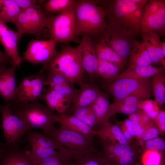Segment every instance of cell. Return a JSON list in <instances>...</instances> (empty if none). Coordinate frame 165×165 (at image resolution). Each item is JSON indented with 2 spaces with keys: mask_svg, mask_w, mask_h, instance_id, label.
<instances>
[{
  "mask_svg": "<svg viewBox=\"0 0 165 165\" xmlns=\"http://www.w3.org/2000/svg\"><path fill=\"white\" fill-rule=\"evenodd\" d=\"M78 93L68 109L69 113L76 109L91 105L97 97L101 91L95 85L83 82L79 84Z\"/></svg>",
  "mask_w": 165,
  "mask_h": 165,
  "instance_id": "cell-16",
  "label": "cell"
},
{
  "mask_svg": "<svg viewBox=\"0 0 165 165\" xmlns=\"http://www.w3.org/2000/svg\"><path fill=\"white\" fill-rule=\"evenodd\" d=\"M8 104L11 112L23 119L31 129L39 128L46 133L57 122V115L54 111L35 101Z\"/></svg>",
  "mask_w": 165,
  "mask_h": 165,
  "instance_id": "cell-4",
  "label": "cell"
},
{
  "mask_svg": "<svg viewBox=\"0 0 165 165\" xmlns=\"http://www.w3.org/2000/svg\"><path fill=\"white\" fill-rule=\"evenodd\" d=\"M46 85L49 86L53 84H72L62 76L50 72H46Z\"/></svg>",
  "mask_w": 165,
  "mask_h": 165,
  "instance_id": "cell-41",
  "label": "cell"
},
{
  "mask_svg": "<svg viewBox=\"0 0 165 165\" xmlns=\"http://www.w3.org/2000/svg\"><path fill=\"white\" fill-rule=\"evenodd\" d=\"M23 35L0 20V42L4 48L5 53L12 60L13 64L17 67L20 66L22 60L19 54L18 45Z\"/></svg>",
  "mask_w": 165,
  "mask_h": 165,
  "instance_id": "cell-13",
  "label": "cell"
},
{
  "mask_svg": "<svg viewBox=\"0 0 165 165\" xmlns=\"http://www.w3.org/2000/svg\"><path fill=\"white\" fill-rule=\"evenodd\" d=\"M110 105L108 96L101 91L91 105L92 109L98 120L100 129L109 121L110 117L109 113Z\"/></svg>",
  "mask_w": 165,
  "mask_h": 165,
  "instance_id": "cell-26",
  "label": "cell"
},
{
  "mask_svg": "<svg viewBox=\"0 0 165 165\" xmlns=\"http://www.w3.org/2000/svg\"><path fill=\"white\" fill-rule=\"evenodd\" d=\"M96 133L101 139L102 143L129 145V141L123 135L119 126L111 124L109 121L99 130L96 131Z\"/></svg>",
  "mask_w": 165,
  "mask_h": 165,
  "instance_id": "cell-22",
  "label": "cell"
},
{
  "mask_svg": "<svg viewBox=\"0 0 165 165\" xmlns=\"http://www.w3.org/2000/svg\"><path fill=\"white\" fill-rule=\"evenodd\" d=\"M129 56V67L152 65L153 64L142 42L133 41Z\"/></svg>",
  "mask_w": 165,
  "mask_h": 165,
  "instance_id": "cell-25",
  "label": "cell"
},
{
  "mask_svg": "<svg viewBox=\"0 0 165 165\" xmlns=\"http://www.w3.org/2000/svg\"><path fill=\"white\" fill-rule=\"evenodd\" d=\"M119 127L125 138L129 142L131 140L133 137L131 135L129 131L122 123H121L120 127Z\"/></svg>",
  "mask_w": 165,
  "mask_h": 165,
  "instance_id": "cell-49",
  "label": "cell"
},
{
  "mask_svg": "<svg viewBox=\"0 0 165 165\" xmlns=\"http://www.w3.org/2000/svg\"><path fill=\"white\" fill-rule=\"evenodd\" d=\"M21 10L13 0H0V20L14 24Z\"/></svg>",
  "mask_w": 165,
  "mask_h": 165,
  "instance_id": "cell-29",
  "label": "cell"
},
{
  "mask_svg": "<svg viewBox=\"0 0 165 165\" xmlns=\"http://www.w3.org/2000/svg\"><path fill=\"white\" fill-rule=\"evenodd\" d=\"M30 148L29 154L32 163L55 155L58 153V151H56L53 148H44L38 147Z\"/></svg>",
  "mask_w": 165,
  "mask_h": 165,
  "instance_id": "cell-36",
  "label": "cell"
},
{
  "mask_svg": "<svg viewBox=\"0 0 165 165\" xmlns=\"http://www.w3.org/2000/svg\"><path fill=\"white\" fill-rule=\"evenodd\" d=\"M160 165H164L163 162H162Z\"/></svg>",
  "mask_w": 165,
  "mask_h": 165,
  "instance_id": "cell-54",
  "label": "cell"
},
{
  "mask_svg": "<svg viewBox=\"0 0 165 165\" xmlns=\"http://www.w3.org/2000/svg\"><path fill=\"white\" fill-rule=\"evenodd\" d=\"M104 9L107 26L131 39L141 33L145 6L130 0L97 1Z\"/></svg>",
  "mask_w": 165,
  "mask_h": 165,
  "instance_id": "cell-1",
  "label": "cell"
},
{
  "mask_svg": "<svg viewBox=\"0 0 165 165\" xmlns=\"http://www.w3.org/2000/svg\"><path fill=\"white\" fill-rule=\"evenodd\" d=\"M20 145L7 147L0 158V165H33L27 148H21Z\"/></svg>",
  "mask_w": 165,
  "mask_h": 165,
  "instance_id": "cell-17",
  "label": "cell"
},
{
  "mask_svg": "<svg viewBox=\"0 0 165 165\" xmlns=\"http://www.w3.org/2000/svg\"><path fill=\"white\" fill-rule=\"evenodd\" d=\"M148 79L119 78L110 82L107 86V90L115 101L130 96L146 99L150 98L152 94L151 85Z\"/></svg>",
  "mask_w": 165,
  "mask_h": 165,
  "instance_id": "cell-6",
  "label": "cell"
},
{
  "mask_svg": "<svg viewBox=\"0 0 165 165\" xmlns=\"http://www.w3.org/2000/svg\"><path fill=\"white\" fill-rule=\"evenodd\" d=\"M43 68L46 72L62 76L72 85L75 83L79 84L83 82L85 71L79 46L62 48L50 61L44 64Z\"/></svg>",
  "mask_w": 165,
  "mask_h": 165,
  "instance_id": "cell-3",
  "label": "cell"
},
{
  "mask_svg": "<svg viewBox=\"0 0 165 165\" xmlns=\"http://www.w3.org/2000/svg\"><path fill=\"white\" fill-rule=\"evenodd\" d=\"M12 64V61L10 58L5 53L0 50V70L8 67L9 65Z\"/></svg>",
  "mask_w": 165,
  "mask_h": 165,
  "instance_id": "cell-47",
  "label": "cell"
},
{
  "mask_svg": "<svg viewBox=\"0 0 165 165\" xmlns=\"http://www.w3.org/2000/svg\"><path fill=\"white\" fill-rule=\"evenodd\" d=\"M119 68L109 61L97 58V74L102 78L111 82L119 74Z\"/></svg>",
  "mask_w": 165,
  "mask_h": 165,
  "instance_id": "cell-30",
  "label": "cell"
},
{
  "mask_svg": "<svg viewBox=\"0 0 165 165\" xmlns=\"http://www.w3.org/2000/svg\"><path fill=\"white\" fill-rule=\"evenodd\" d=\"M75 34L98 36L106 28V13L97 1L77 0L75 6Z\"/></svg>",
  "mask_w": 165,
  "mask_h": 165,
  "instance_id": "cell-2",
  "label": "cell"
},
{
  "mask_svg": "<svg viewBox=\"0 0 165 165\" xmlns=\"http://www.w3.org/2000/svg\"><path fill=\"white\" fill-rule=\"evenodd\" d=\"M161 48L163 52L164 55L165 56V42H162Z\"/></svg>",
  "mask_w": 165,
  "mask_h": 165,
  "instance_id": "cell-52",
  "label": "cell"
},
{
  "mask_svg": "<svg viewBox=\"0 0 165 165\" xmlns=\"http://www.w3.org/2000/svg\"><path fill=\"white\" fill-rule=\"evenodd\" d=\"M21 9L29 8H41L46 0H13Z\"/></svg>",
  "mask_w": 165,
  "mask_h": 165,
  "instance_id": "cell-42",
  "label": "cell"
},
{
  "mask_svg": "<svg viewBox=\"0 0 165 165\" xmlns=\"http://www.w3.org/2000/svg\"><path fill=\"white\" fill-rule=\"evenodd\" d=\"M75 6L55 16L49 17L47 28L50 39L56 42L78 41L75 34Z\"/></svg>",
  "mask_w": 165,
  "mask_h": 165,
  "instance_id": "cell-7",
  "label": "cell"
},
{
  "mask_svg": "<svg viewBox=\"0 0 165 165\" xmlns=\"http://www.w3.org/2000/svg\"><path fill=\"white\" fill-rule=\"evenodd\" d=\"M145 145L147 149L162 150L165 148V142L163 139L157 137L146 141Z\"/></svg>",
  "mask_w": 165,
  "mask_h": 165,
  "instance_id": "cell-45",
  "label": "cell"
},
{
  "mask_svg": "<svg viewBox=\"0 0 165 165\" xmlns=\"http://www.w3.org/2000/svg\"><path fill=\"white\" fill-rule=\"evenodd\" d=\"M98 42L112 49L123 58L126 59L129 56L134 40L108 28L98 36Z\"/></svg>",
  "mask_w": 165,
  "mask_h": 165,
  "instance_id": "cell-12",
  "label": "cell"
},
{
  "mask_svg": "<svg viewBox=\"0 0 165 165\" xmlns=\"http://www.w3.org/2000/svg\"><path fill=\"white\" fill-rule=\"evenodd\" d=\"M159 133V130L154 125V122L150 124L145 129L141 138L139 141L140 144L142 145L144 143V141L158 137Z\"/></svg>",
  "mask_w": 165,
  "mask_h": 165,
  "instance_id": "cell-43",
  "label": "cell"
},
{
  "mask_svg": "<svg viewBox=\"0 0 165 165\" xmlns=\"http://www.w3.org/2000/svg\"><path fill=\"white\" fill-rule=\"evenodd\" d=\"M139 109L142 110L153 121L160 110L156 103L151 100H142L139 104Z\"/></svg>",
  "mask_w": 165,
  "mask_h": 165,
  "instance_id": "cell-38",
  "label": "cell"
},
{
  "mask_svg": "<svg viewBox=\"0 0 165 165\" xmlns=\"http://www.w3.org/2000/svg\"><path fill=\"white\" fill-rule=\"evenodd\" d=\"M77 0H49L46 1L41 8L46 13H62L75 6Z\"/></svg>",
  "mask_w": 165,
  "mask_h": 165,
  "instance_id": "cell-32",
  "label": "cell"
},
{
  "mask_svg": "<svg viewBox=\"0 0 165 165\" xmlns=\"http://www.w3.org/2000/svg\"><path fill=\"white\" fill-rule=\"evenodd\" d=\"M2 126L7 147L20 145L22 137L31 129L21 117L13 113L8 104L0 105Z\"/></svg>",
  "mask_w": 165,
  "mask_h": 165,
  "instance_id": "cell-8",
  "label": "cell"
},
{
  "mask_svg": "<svg viewBox=\"0 0 165 165\" xmlns=\"http://www.w3.org/2000/svg\"><path fill=\"white\" fill-rule=\"evenodd\" d=\"M144 7L143 14H152L156 13L162 6L165 3V0H150Z\"/></svg>",
  "mask_w": 165,
  "mask_h": 165,
  "instance_id": "cell-44",
  "label": "cell"
},
{
  "mask_svg": "<svg viewBox=\"0 0 165 165\" xmlns=\"http://www.w3.org/2000/svg\"><path fill=\"white\" fill-rule=\"evenodd\" d=\"M26 139L30 147H38L44 148H53L64 152L63 148L53 139L43 133L29 131Z\"/></svg>",
  "mask_w": 165,
  "mask_h": 165,
  "instance_id": "cell-27",
  "label": "cell"
},
{
  "mask_svg": "<svg viewBox=\"0 0 165 165\" xmlns=\"http://www.w3.org/2000/svg\"><path fill=\"white\" fill-rule=\"evenodd\" d=\"M46 81V76L42 69L35 75L25 77L17 86L16 98L13 102H27L40 98Z\"/></svg>",
  "mask_w": 165,
  "mask_h": 165,
  "instance_id": "cell-10",
  "label": "cell"
},
{
  "mask_svg": "<svg viewBox=\"0 0 165 165\" xmlns=\"http://www.w3.org/2000/svg\"><path fill=\"white\" fill-rule=\"evenodd\" d=\"M57 122L60 127L83 135L92 140L96 135V131L87 123L72 115L65 113L57 115Z\"/></svg>",
  "mask_w": 165,
  "mask_h": 165,
  "instance_id": "cell-21",
  "label": "cell"
},
{
  "mask_svg": "<svg viewBox=\"0 0 165 165\" xmlns=\"http://www.w3.org/2000/svg\"><path fill=\"white\" fill-rule=\"evenodd\" d=\"M72 113V115L87 123L93 130H94L95 128H98V130L100 129L98 120L92 109L91 105L79 108L75 110Z\"/></svg>",
  "mask_w": 165,
  "mask_h": 165,
  "instance_id": "cell-31",
  "label": "cell"
},
{
  "mask_svg": "<svg viewBox=\"0 0 165 165\" xmlns=\"http://www.w3.org/2000/svg\"><path fill=\"white\" fill-rule=\"evenodd\" d=\"M79 46L83 68L90 78L92 79L97 74V58L92 37L87 34L82 35Z\"/></svg>",
  "mask_w": 165,
  "mask_h": 165,
  "instance_id": "cell-14",
  "label": "cell"
},
{
  "mask_svg": "<svg viewBox=\"0 0 165 165\" xmlns=\"http://www.w3.org/2000/svg\"><path fill=\"white\" fill-rule=\"evenodd\" d=\"M17 66L12 64L0 70V97L7 104L14 101L16 97L17 86L15 78Z\"/></svg>",
  "mask_w": 165,
  "mask_h": 165,
  "instance_id": "cell-15",
  "label": "cell"
},
{
  "mask_svg": "<svg viewBox=\"0 0 165 165\" xmlns=\"http://www.w3.org/2000/svg\"><path fill=\"white\" fill-rule=\"evenodd\" d=\"M71 162L63 156L58 150L57 154L40 161L32 163L33 165H70Z\"/></svg>",
  "mask_w": 165,
  "mask_h": 165,
  "instance_id": "cell-39",
  "label": "cell"
},
{
  "mask_svg": "<svg viewBox=\"0 0 165 165\" xmlns=\"http://www.w3.org/2000/svg\"><path fill=\"white\" fill-rule=\"evenodd\" d=\"M70 165H108L101 153L95 149L72 162Z\"/></svg>",
  "mask_w": 165,
  "mask_h": 165,
  "instance_id": "cell-34",
  "label": "cell"
},
{
  "mask_svg": "<svg viewBox=\"0 0 165 165\" xmlns=\"http://www.w3.org/2000/svg\"><path fill=\"white\" fill-rule=\"evenodd\" d=\"M128 118L132 122L135 137L143 128L153 122L149 117L140 109L129 115Z\"/></svg>",
  "mask_w": 165,
  "mask_h": 165,
  "instance_id": "cell-35",
  "label": "cell"
},
{
  "mask_svg": "<svg viewBox=\"0 0 165 165\" xmlns=\"http://www.w3.org/2000/svg\"><path fill=\"white\" fill-rule=\"evenodd\" d=\"M132 2L139 5L145 6L148 0H130Z\"/></svg>",
  "mask_w": 165,
  "mask_h": 165,
  "instance_id": "cell-50",
  "label": "cell"
},
{
  "mask_svg": "<svg viewBox=\"0 0 165 165\" xmlns=\"http://www.w3.org/2000/svg\"><path fill=\"white\" fill-rule=\"evenodd\" d=\"M49 87L60 93L70 98L72 100V101L75 97L78 91V90L75 89L72 84H53Z\"/></svg>",
  "mask_w": 165,
  "mask_h": 165,
  "instance_id": "cell-40",
  "label": "cell"
},
{
  "mask_svg": "<svg viewBox=\"0 0 165 165\" xmlns=\"http://www.w3.org/2000/svg\"><path fill=\"white\" fill-rule=\"evenodd\" d=\"M164 68L163 66L157 68L152 65L129 66L120 73L115 80L123 78L148 79L150 77L156 74L161 73Z\"/></svg>",
  "mask_w": 165,
  "mask_h": 165,
  "instance_id": "cell-23",
  "label": "cell"
},
{
  "mask_svg": "<svg viewBox=\"0 0 165 165\" xmlns=\"http://www.w3.org/2000/svg\"><path fill=\"white\" fill-rule=\"evenodd\" d=\"M141 165V164H140V163H136L135 164H134V165Z\"/></svg>",
  "mask_w": 165,
  "mask_h": 165,
  "instance_id": "cell-53",
  "label": "cell"
},
{
  "mask_svg": "<svg viewBox=\"0 0 165 165\" xmlns=\"http://www.w3.org/2000/svg\"><path fill=\"white\" fill-rule=\"evenodd\" d=\"M49 17L41 8L21 9L15 21L17 31L25 34L40 36L47 28Z\"/></svg>",
  "mask_w": 165,
  "mask_h": 165,
  "instance_id": "cell-9",
  "label": "cell"
},
{
  "mask_svg": "<svg viewBox=\"0 0 165 165\" xmlns=\"http://www.w3.org/2000/svg\"><path fill=\"white\" fill-rule=\"evenodd\" d=\"M40 98L44 100L47 106L59 114L65 113L70 107L72 100L50 87L44 88Z\"/></svg>",
  "mask_w": 165,
  "mask_h": 165,
  "instance_id": "cell-19",
  "label": "cell"
},
{
  "mask_svg": "<svg viewBox=\"0 0 165 165\" xmlns=\"http://www.w3.org/2000/svg\"><path fill=\"white\" fill-rule=\"evenodd\" d=\"M162 155L159 150L147 149L142 156L143 165H160Z\"/></svg>",
  "mask_w": 165,
  "mask_h": 165,
  "instance_id": "cell-37",
  "label": "cell"
},
{
  "mask_svg": "<svg viewBox=\"0 0 165 165\" xmlns=\"http://www.w3.org/2000/svg\"><path fill=\"white\" fill-rule=\"evenodd\" d=\"M143 100L133 96L127 97L111 104L109 116L110 117L117 113L130 115L139 109V104Z\"/></svg>",
  "mask_w": 165,
  "mask_h": 165,
  "instance_id": "cell-24",
  "label": "cell"
},
{
  "mask_svg": "<svg viewBox=\"0 0 165 165\" xmlns=\"http://www.w3.org/2000/svg\"><path fill=\"white\" fill-rule=\"evenodd\" d=\"M42 133L61 146L73 162L95 150L93 140L65 128L54 127L48 132Z\"/></svg>",
  "mask_w": 165,
  "mask_h": 165,
  "instance_id": "cell-5",
  "label": "cell"
},
{
  "mask_svg": "<svg viewBox=\"0 0 165 165\" xmlns=\"http://www.w3.org/2000/svg\"><path fill=\"white\" fill-rule=\"evenodd\" d=\"M152 90L156 101L160 105L165 102V78L161 73L153 75Z\"/></svg>",
  "mask_w": 165,
  "mask_h": 165,
  "instance_id": "cell-33",
  "label": "cell"
},
{
  "mask_svg": "<svg viewBox=\"0 0 165 165\" xmlns=\"http://www.w3.org/2000/svg\"><path fill=\"white\" fill-rule=\"evenodd\" d=\"M95 47L98 58L112 62L120 70L123 68L126 59L121 57L112 49L101 43H96Z\"/></svg>",
  "mask_w": 165,
  "mask_h": 165,
  "instance_id": "cell-28",
  "label": "cell"
},
{
  "mask_svg": "<svg viewBox=\"0 0 165 165\" xmlns=\"http://www.w3.org/2000/svg\"><path fill=\"white\" fill-rule=\"evenodd\" d=\"M122 123L124 125L129 131L132 137H135L134 131L132 122L130 119L128 118L124 120Z\"/></svg>",
  "mask_w": 165,
  "mask_h": 165,
  "instance_id": "cell-48",
  "label": "cell"
},
{
  "mask_svg": "<svg viewBox=\"0 0 165 165\" xmlns=\"http://www.w3.org/2000/svg\"><path fill=\"white\" fill-rule=\"evenodd\" d=\"M5 148V144L0 140V158Z\"/></svg>",
  "mask_w": 165,
  "mask_h": 165,
  "instance_id": "cell-51",
  "label": "cell"
},
{
  "mask_svg": "<svg viewBox=\"0 0 165 165\" xmlns=\"http://www.w3.org/2000/svg\"><path fill=\"white\" fill-rule=\"evenodd\" d=\"M56 43L50 38L46 40L32 39L29 42L22 59L34 64H46L57 53Z\"/></svg>",
  "mask_w": 165,
  "mask_h": 165,
  "instance_id": "cell-11",
  "label": "cell"
},
{
  "mask_svg": "<svg viewBox=\"0 0 165 165\" xmlns=\"http://www.w3.org/2000/svg\"><path fill=\"white\" fill-rule=\"evenodd\" d=\"M142 42L144 44L153 64H161L165 67V56L159 35L154 32H141Z\"/></svg>",
  "mask_w": 165,
  "mask_h": 165,
  "instance_id": "cell-18",
  "label": "cell"
},
{
  "mask_svg": "<svg viewBox=\"0 0 165 165\" xmlns=\"http://www.w3.org/2000/svg\"><path fill=\"white\" fill-rule=\"evenodd\" d=\"M165 31V3L156 13L143 14L141 32H154L164 35Z\"/></svg>",
  "mask_w": 165,
  "mask_h": 165,
  "instance_id": "cell-20",
  "label": "cell"
},
{
  "mask_svg": "<svg viewBox=\"0 0 165 165\" xmlns=\"http://www.w3.org/2000/svg\"><path fill=\"white\" fill-rule=\"evenodd\" d=\"M158 127L159 132L164 133L165 131V112L160 110L159 113L153 121Z\"/></svg>",
  "mask_w": 165,
  "mask_h": 165,
  "instance_id": "cell-46",
  "label": "cell"
}]
</instances>
